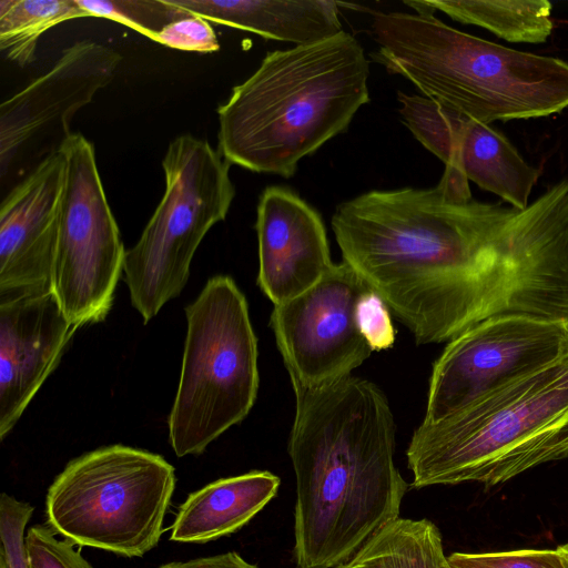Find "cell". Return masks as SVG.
Wrapping results in <instances>:
<instances>
[{
    "label": "cell",
    "mask_w": 568,
    "mask_h": 568,
    "mask_svg": "<svg viewBox=\"0 0 568 568\" xmlns=\"http://www.w3.org/2000/svg\"><path fill=\"white\" fill-rule=\"evenodd\" d=\"M343 255L413 333L452 341L494 317H559L568 260L529 209L458 200L433 189L373 190L338 204Z\"/></svg>",
    "instance_id": "1"
},
{
    "label": "cell",
    "mask_w": 568,
    "mask_h": 568,
    "mask_svg": "<svg viewBox=\"0 0 568 568\" xmlns=\"http://www.w3.org/2000/svg\"><path fill=\"white\" fill-rule=\"evenodd\" d=\"M292 386L294 559L297 568H337L399 517L408 484L394 460L395 423L384 393L366 379Z\"/></svg>",
    "instance_id": "2"
},
{
    "label": "cell",
    "mask_w": 568,
    "mask_h": 568,
    "mask_svg": "<svg viewBox=\"0 0 568 568\" xmlns=\"http://www.w3.org/2000/svg\"><path fill=\"white\" fill-rule=\"evenodd\" d=\"M368 78L364 49L345 31L267 52L217 108L219 151L230 164L290 179L369 102Z\"/></svg>",
    "instance_id": "3"
},
{
    "label": "cell",
    "mask_w": 568,
    "mask_h": 568,
    "mask_svg": "<svg viewBox=\"0 0 568 568\" xmlns=\"http://www.w3.org/2000/svg\"><path fill=\"white\" fill-rule=\"evenodd\" d=\"M375 61L470 119H535L568 108V63L449 27L434 13L378 12Z\"/></svg>",
    "instance_id": "4"
},
{
    "label": "cell",
    "mask_w": 568,
    "mask_h": 568,
    "mask_svg": "<svg viewBox=\"0 0 568 568\" xmlns=\"http://www.w3.org/2000/svg\"><path fill=\"white\" fill-rule=\"evenodd\" d=\"M406 456L416 489L490 487L568 457V351L439 422H423Z\"/></svg>",
    "instance_id": "5"
},
{
    "label": "cell",
    "mask_w": 568,
    "mask_h": 568,
    "mask_svg": "<svg viewBox=\"0 0 568 568\" xmlns=\"http://www.w3.org/2000/svg\"><path fill=\"white\" fill-rule=\"evenodd\" d=\"M180 382L169 416L178 457L202 454L250 413L258 389L257 339L232 277H211L185 307Z\"/></svg>",
    "instance_id": "6"
},
{
    "label": "cell",
    "mask_w": 568,
    "mask_h": 568,
    "mask_svg": "<svg viewBox=\"0 0 568 568\" xmlns=\"http://www.w3.org/2000/svg\"><path fill=\"white\" fill-rule=\"evenodd\" d=\"M175 484V469L161 455L101 447L72 459L54 478L47 523L80 548L142 557L160 541Z\"/></svg>",
    "instance_id": "7"
},
{
    "label": "cell",
    "mask_w": 568,
    "mask_h": 568,
    "mask_svg": "<svg viewBox=\"0 0 568 568\" xmlns=\"http://www.w3.org/2000/svg\"><path fill=\"white\" fill-rule=\"evenodd\" d=\"M230 163L207 141L175 138L162 161L163 196L136 244L125 252L124 280L144 323L180 295L200 243L224 221L235 187Z\"/></svg>",
    "instance_id": "8"
},
{
    "label": "cell",
    "mask_w": 568,
    "mask_h": 568,
    "mask_svg": "<svg viewBox=\"0 0 568 568\" xmlns=\"http://www.w3.org/2000/svg\"><path fill=\"white\" fill-rule=\"evenodd\" d=\"M65 180L51 291L77 327L109 314L125 250L99 174L93 144L71 133L59 146Z\"/></svg>",
    "instance_id": "9"
},
{
    "label": "cell",
    "mask_w": 568,
    "mask_h": 568,
    "mask_svg": "<svg viewBox=\"0 0 568 568\" xmlns=\"http://www.w3.org/2000/svg\"><path fill=\"white\" fill-rule=\"evenodd\" d=\"M568 351V320L489 318L449 341L433 365L424 422L436 423Z\"/></svg>",
    "instance_id": "10"
},
{
    "label": "cell",
    "mask_w": 568,
    "mask_h": 568,
    "mask_svg": "<svg viewBox=\"0 0 568 568\" xmlns=\"http://www.w3.org/2000/svg\"><path fill=\"white\" fill-rule=\"evenodd\" d=\"M368 287L343 261L306 292L274 305L271 327L291 382L325 386L349 376L371 355L356 317Z\"/></svg>",
    "instance_id": "11"
},
{
    "label": "cell",
    "mask_w": 568,
    "mask_h": 568,
    "mask_svg": "<svg viewBox=\"0 0 568 568\" xmlns=\"http://www.w3.org/2000/svg\"><path fill=\"white\" fill-rule=\"evenodd\" d=\"M122 57L91 40L67 47L54 64L0 104L1 176L22 154L61 143L73 115L114 78Z\"/></svg>",
    "instance_id": "12"
},
{
    "label": "cell",
    "mask_w": 568,
    "mask_h": 568,
    "mask_svg": "<svg viewBox=\"0 0 568 568\" xmlns=\"http://www.w3.org/2000/svg\"><path fill=\"white\" fill-rule=\"evenodd\" d=\"M65 160L58 149L4 197L0 207V300L51 291Z\"/></svg>",
    "instance_id": "13"
},
{
    "label": "cell",
    "mask_w": 568,
    "mask_h": 568,
    "mask_svg": "<svg viewBox=\"0 0 568 568\" xmlns=\"http://www.w3.org/2000/svg\"><path fill=\"white\" fill-rule=\"evenodd\" d=\"M79 329L52 292L0 300V439L58 366Z\"/></svg>",
    "instance_id": "14"
},
{
    "label": "cell",
    "mask_w": 568,
    "mask_h": 568,
    "mask_svg": "<svg viewBox=\"0 0 568 568\" xmlns=\"http://www.w3.org/2000/svg\"><path fill=\"white\" fill-rule=\"evenodd\" d=\"M257 284L274 305L306 292L332 267L320 213L293 190L271 185L257 203Z\"/></svg>",
    "instance_id": "15"
},
{
    "label": "cell",
    "mask_w": 568,
    "mask_h": 568,
    "mask_svg": "<svg viewBox=\"0 0 568 568\" xmlns=\"http://www.w3.org/2000/svg\"><path fill=\"white\" fill-rule=\"evenodd\" d=\"M174 6L265 39L302 45L342 31L338 2L328 0H169Z\"/></svg>",
    "instance_id": "16"
},
{
    "label": "cell",
    "mask_w": 568,
    "mask_h": 568,
    "mask_svg": "<svg viewBox=\"0 0 568 568\" xmlns=\"http://www.w3.org/2000/svg\"><path fill=\"white\" fill-rule=\"evenodd\" d=\"M281 479L268 470L220 478L190 494L180 505L170 539L205 544L251 521L277 494Z\"/></svg>",
    "instance_id": "17"
},
{
    "label": "cell",
    "mask_w": 568,
    "mask_h": 568,
    "mask_svg": "<svg viewBox=\"0 0 568 568\" xmlns=\"http://www.w3.org/2000/svg\"><path fill=\"white\" fill-rule=\"evenodd\" d=\"M445 169L463 172L468 181L524 210L539 171L528 164L514 145L489 124L466 118Z\"/></svg>",
    "instance_id": "18"
},
{
    "label": "cell",
    "mask_w": 568,
    "mask_h": 568,
    "mask_svg": "<svg viewBox=\"0 0 568 568\" xmlns=\"http://www.w3.org/2000/svg\"><path fill=\"white\" fill-rule=\"evenodd\" d=\"M416 12L442 11L453 20L489 30L509 42L541 43L551 34L547 0H410Z\"/></svg>",
    "instance_id": "19"
},
{
    "label": "cell",
    "mask_w": 568,
    "mask_h": 568,
    "mask_svg": "<svg viewBox=\"0 0 568 568\" xmlns=\"http://www.w3.org/2000/svg\"><path fill=\"white\" fill-rule=\"evenodd\" d=\"M337 568H453L443 538L429 519L398 517L381 528Z\"/></svg>",
    "instance_id": "20"
},
{
    "label": "cell",
    "mask_w": 568,
    "mask_h": 568,
    "mask_svg": "<svg viewBox=\"0 0 568 568\" xmlns=\"http://www.w3.org/2000/svg\"><path fill=\"white\" fill-rule=\"evenodd\" d=\"M78 18H89L78 0H0V50L24 67L33 61L44 32Z\"/></svg>",
    "instance_id": "21"
},
{
    "label": "cell",
    "mask_w": 568,
    "mask_h": 568,
    "mask_svg": "<svg viewBox=\"0 0 568 568\" xmlns=\"http://www.w3.org/2000/svg\"><path fill=\"white\" fill-rule=\"evenodd\" d=\"M91 18L122 23L154 40L170 23L192 16L169 0H78Z\"/></svg>",
    "instance_id": "22"
},
{
    "label": "cell",
    "mask_w": 568,
    "mask_h": 568,
    "mask_svg": "<svg viewBox=\"0 0 568 568\" xmlns=\"http://www.w3.org/2000/svg\"><path fill=\"white\" fill-rule=\"evenodd\" d=\"M448 560L453 568H568L557 548L453 552Z\"/></svg>",
    "instance_id": "23"
},
{
    "label": "cell",
    "mask_w": 568,
    "mask_h": 568,
    "mask_svg": "<svg viewBox=\"0 0 568 568\" xmlns=\"http://www.w3.org/2000/svg\"><path fill=\"white\" fill-rule=\"evenodd\" d=\"M26 549L30 568H94L83 557L80 547L58 538L49 526L30 527L26 535Z\"/></svg>",
    "instance_id": "24"
},
{
    "label": "cell",
    "mask_w": 568,
    "mask_h": 568,
    "mask_svg": "<svg viewBox=\"0 0 568 568\" xmlns=\"http://www.w3.org/2000/svg\"><path fill=\"white\" fill-rule=\"evenodd\" d=\"M153 41L169 48L197 53H212L220 49L210 21L194 14L170 23Z\"/></svg>",
    "instance_id": "25"
},
{
    "label": "cell",
    "mask_w": 568,
    "mask_h": 568,
    "mask_svg": "<svg viewBox=\"0 0 568 568\" xmlns=\"http://www.w3.org/2000/svg\"><path fill=\"white\" fill-rule=\"evenodd\" d=\"M356 317L358 328L372 351H383L394 344L396 332L389 308L371 286L358 300Z\"/></svg>",
    "instance_id": "26"
},
{
    "label": "cell",
    "mask_w": 568,
    "mask_h": 568,
    "mask_svg": "<svg viewBox=\"0 0 568 568\" xmlns=\"http://www.w3.org/2000/svg\"><path fill=\"white\" fill-rule=\"evenodd\" d=\"M159 568H260L248 562L236 551H227L214 556L200 557L189 560L171 561Z\"/></svg>",
    "instance_id": "27"
},
{
    "label": "cell",
    "mask_w": 568,
    "mask_h": 568,
    "mask_svg": "<svg viewBox=\"0 0 568 568\" xmlns=\"http://www.w3.org/2000/svg\"><path fill=\"white\" fill-rule=\"evenodd\" d=\"M557 549L561 552V555L565 557V559L568 562V542L558 546Z\"/></svg>",
    "instance_id": "28"
},
{
    "label": "cell",
    "mask_w": 568,
    "mask_h": 568,
    "mask_svg": "<svg viewBox=\"0 0 568 568\" xmlns=\"http://www.w3.org/2000/svg\"><path fill=\"white\" fill-rule=\"evenodd\" d=\"M0 568H7L6 565L0 560Z\"/></svg>",
    "instance_id": "29"
}]
</instances>
